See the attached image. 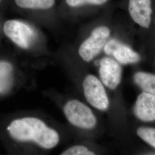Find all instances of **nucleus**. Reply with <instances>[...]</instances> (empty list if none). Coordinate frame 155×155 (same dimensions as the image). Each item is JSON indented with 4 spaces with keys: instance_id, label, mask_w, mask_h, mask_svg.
Here are the masks:
<instances>
[{
    "instance_id": "nucleus-1",
    "label": "nucleus",
    "mask_w": 155,
    "mask_h": 155,
    "mask_svg": "<svg viewBox=\"0 0 155 155\" xmlns=\"http://www.w3.org/2000/svg\"><path fill=\"white\" fill-rule=\"evenodd\" d=\"M5 132L12 141H31L47 150L55 147L59 141V136L56 131L35 117L12 120L6 125Z\"/></svg>"
},
{
    "instance_id": "nucleus-2",
    "label": "nucleus",
    "mask_w": 155,
    "mask_h": 155,
    "mask_svg": "<svg viewBox=\"0 0 155 155\" xmlns=\"http://www.w3.org/2000/svg\"><path fill=\"white\" fill-rule=\"evenodd\" d=\"M64 112L67 120L78 127L91 130L97 124V119L88 106L78 100L68 101L64 107Z\"/></svg>"
},
{
    "instance_id": "nucleus-3",
    "label": "nucleus",
    "mask_w": 155,
    "mask_h": 155,
    "mask_svg": "<svg viewBox=\"0 0 155 155\" xmlns=\"http://www.w3.org/2000/svg\"><path fill=\"white\" fill-rule=\"evenodd\" d=\"M83 90L86 100L90 105L98 110H109L110 102L105 86L100 79L93 74L84 78Z\"/></svg>"
},
{
    "instance_id": "nucleus-4",
    "label": "nucleus",
    "mask_w": 155,
    "mask_h": 155,
    "mask_svg": "<svg viewBox=\"0 0 155 155\" xmlns=\"http://www.w3.org/2000/svg\"><path fill=\"white\" fill-rule=\"evenodd\" d=\"M110 29L106 26L95 28L79 48V55L86 62L91 61L98 55L106 45L110 35Z\"/></svg>"
},
{
    "instance_id": "nucleus-5",
    "label": "nucleus",
    "mask_w": 155,
    "mask_h": 155,
    "mask_svg": "<svg viewBox=\"0 0 155 155\" xmlns=\"http://www.w3.org/2000/svg\"><path fill=\"white\" fill-rule=\"evenodd\" d=\"M6 36L19 47L27 49L33 43L35 33L27 24L17 20H9L4 25Z\"/></svg>"
},
{
    "instance_id": "nucleus-6",
    "label": "nucleus",
    "mask_w": 155,
    "mask_h": 155,
    "mask_svg": "<svg viewBox=\"0 0 155 155\" xmlns=\"http://www.w3.org/2000/svg\"><path fill=\"white\" fill-rule=\"evenodd\" d=\"M99 74L104 85L111 90H116L122 82V65L113 58L105 57L100 61Z\"/></svg>"
},
{
    "instance_id": "nucleus-7",
    "label": "nucleus",
    "mask_w": 155,
    "mask_h": 155,
    "mask_svg": "<svg viewBox=\"0 0 155 155\" xmlns=\"http://www.w3.org/2000/svg\"><path fill=\"white\" fill-rule=\"evenodd\" d=\"M104 50L107 55L112 56L122 66L135 64L141 59L138 52L117 39H111L107 41Z\"/></svg>"
},
{
    "instance_id": "nucleus-8",
    "label": "nucleus",
    "mask_w": 155,
    "mask_h": 155,
    "mask_svg": "<svg viewBox=\"0 0 155 155\" xmlns=\"http://www.w3.org/2000/svg\"><path fill=\"white\" fill-rule=\"evenodd\" d=\"M133 114L140 122L155 124V96L142 91L133 105Z\"/></svg>"
},
{
    "instance_id": "nucleus-9",
    "label": "nucleus",
    "mask_w": 155,
    "mask_h": 155,
    "mask_svg": "<svg viewBox=\"0 0 155 155\" xmlns=\"http://www.w3.org/2000/svg\"><path fill=\"white\" fill-rule=\"evenodd\" d=\"M151 0H129L128 10L133 21L142 28L148 29L152 18Z\"/></svg>"
},
{
    "instance_id": "nucleus-10",
    "label": "nucleus",
    "mask_w": 155,
    "mask_h": 155,
    "mask_svg": "<svg viewBox=\"0 0 155 155\" xmlns=\"http://www.w3.org/2000/svg\"><path fill=\"white\" fill-rule=\"evenodd\" d=\"M15 84V68L11 61L0 59V98L11 92Z\"/></svg>"
},
{
    "instance_id": "nucleus-11",
    "label": "nucleus",
    "mask_w": 155,
    "mask_h": 155,
    "mask_svg": "<svg viewBox=\"0 0 155 155\" xmlns=\"http://www.w3.org/2000/svg\"><path fill=\"white\" fill-rule=\"evenodd\" d=\"M134 133L141 140L155 150V127L146 125L137 126Z\"/></svg>"
},
{
    "instance_id": "nucleus-12",
    "label": "nucleus",
    "mask_w": 155,
    "mask_h": 155,
    "mask_svg": "<svg viewBox=\"0 0 155 155\" xmlns=\"http://www.w3.org/2000/svg\"><path fill=\"white\" fill-rule=\"evenodd\" d=\"M17 5L24 9H48L54 5L55 0H15Z\"/></svg>"
},
{
    "instance_id": "nucleus-13",
    "label": "nucleus",
    "mask_w": 155,
    "mask_h": 155,
    "mask_svg": "<svg viewBox=\"0 0 155 155\" xmlns=\"http://www.w3.org/2000/svg\"><path fill=\"white\" fill-rule=\"evenodd\" d=\"M94 151L89 150L86 147L83 145H75L66 150L61 155H94Z\"/></svg>"
},
{
    "instance_id": "nucleus-14",
    "label": "nucleus",
    "mask_w": 155,
    "mask_h": 155,
    "mask_svg": "<svg viewBox=\"0 0 155 155\" xmlns=\"http://www.w3.org/2000/svg\"><path fill=\"white\" fill-rule=\"evenodd\" d=\"M108 0H66L67 4L71 7H78L87 4L101 5Z\"/></svg>"
},
{
    "instance_id": "nucleus-15",
    "label": "nucleus",
    "mask_w": 155,
    "mask_h": 155,
    "mask_svg": "<svg viewBox=\"0 0 155 155\" xmlns=\"http://www.w3.org/2000/svg\"><path fill=\"white\" fill-rule=\"evenodd\" d=\"M153 65H154V67H155V59H154V64H153Z\"/></svg>"
},
{
    "instance_id": "nucleus-16",
    "label": "nucleus",
    "mask_w": 155,
    "mask_h": 155,
    "mask_svg": "<svg viewBox=\"0 0 155 155\" xmlns=\"http://www.w3.org/2000/svg\"><path fill=\"white\" fill-rule=\"evenodd\" d=\"M1 0H0V2H1Z\"/></svg>"
}]
</instances>
